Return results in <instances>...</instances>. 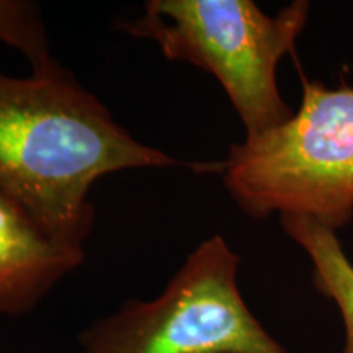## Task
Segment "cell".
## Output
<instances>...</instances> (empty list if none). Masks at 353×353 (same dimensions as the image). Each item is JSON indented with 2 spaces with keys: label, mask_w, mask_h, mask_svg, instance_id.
I'll use <instances>...</instances> for the list:
<instances>
[{
  "label": "cell",
  "mask_w": 353,
  "mask_h": 353,
  "mask_svg": "<svg viewBox=\"0 0 353 353\" xmlns=\"http://www.w3.org/2000/svg\"><path fill=\"white\" fill-rule=\"evenodd\" d=\"M169 167L214 172L136 139L59 61L28 77L0 69V188L61 244L83 247L92 234L97 180Z\"/></svg>",
  "instance_id": "1"
},
{
  "label": "cell",
  "mask_w": 353,
  "mask_h": 353,
  "mask_svg": "<svg viewBox=\"0 0 353 353\" xmlns=\"http://www.w3.org/2000/svg\"><path fill=\"white\" fill-rule=\"evenodd\" d=\"M216 174L250 218L299 216L334 232L345 228L353 219V87L303 79L290 120L232 144Z\"/></svg>",
  "instance_id": "2"
},
{
  "label": "cell",
  "mask_w": 353,
  "mask_h": 353,
  "mask_svg": "<svg viewBox=\"0 0 353 353\" xmlns=\"http://www.w3.org/2000/svg\"><path fill=\"white\" fill-rule=\"evenodd\" d=\"M311 6L296 0L267 15L250 0H149L121 30L151 39L169 61L200 68L221 83L245 136L280 126L293 110L280 94L278 63L294 56Z\"/></svg>",
  "instance_id": "3"
},
{
  "label": "cell",
  "mask_w": 353,
  "mask_h": 353,
  "mask_svg": "<svg viewBox=\"0 0 353 353\" xmlns=\"http://www.w3.org/2000/svg\"><path fill=\"white\" fill-rule=\"evenodd\" d=\"M239 263L223 236L203 241L157 298L88 325L82 353H288L247 307Z\"/></svg>",
  "instance_id": "4"
},
{
  "label": "cell",
  "mask_w": 353,
  "mask_h": 353,
  "mask_svg": "<svg viewBox=\"0 0 353 353\" xmlns=\"http://www.w3.org/2000/svg\"><path fill=\"white\" fill-rule=\"evenodd\" d=\"M83 247L52 239L0 188V314L21 316L85 260Z\"/></svg>",
  "instance_id": "5"
},
{
  "label": "cell",
  "mask_w": 353,
  "mask_h": 353,
  "mask_svg": "<svg viewBox=\"0 0 353 353\" xmlns=\"http://www.w3.org/2000/svg\"><path fill=\"white\" fill-rule=\"evenodd\" d=\"M281 228L311 259L312 281L324 296L332 299L345 325L342 353H353V265L334 231L299 216H281Z\"/></svg>",
  "instance_id": "6"
},
{
  "label": "cell",
  "mask_w": 353,
  "mask_h": 353,
  "mask_svg": "<svg viewBox=\"0 0 353 353\" xmlns=\"http://www.w3.org/2000/svg\"><path fill=\"white\" fill-rule=\"evenodd\" d=\"M0 41L25 56L32 70L56 64L41 8L30 0H0Z\"/></svg>",
  "instance_id": "7"
}]
</instances>
